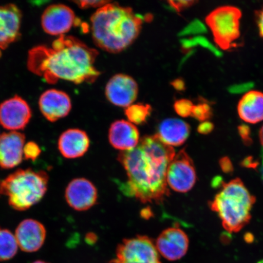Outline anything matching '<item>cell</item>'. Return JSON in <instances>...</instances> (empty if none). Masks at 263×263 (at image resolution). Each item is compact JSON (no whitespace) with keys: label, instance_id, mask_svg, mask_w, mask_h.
<instances>
[{"label":"cell","instance_id":"obj_1","mask_svg":"<svg viewBox=\"0 0 263 263\" xmlns=\"http://www.w3.org/2000/svg\"><path fill=\"white\" fill-rule=\"evenodd\" d=\"M176 154L156 134L144 136L134 149L118 154L127 174V195L143 203L162 202L170 195L167 170Z\"/></svg>","mask_w":263,"mask_h":263},{"label":"cell","instance_id":"obj_2","mask_svg":"<svg viewBox=\"0 0 263 263\" xmlns=\"http://www.w3.org/2000/svg\"><path fill=\"white\" fill-rule=\"evenodd\" d=\"M98 52L78 39L61 35L51 47L37 46L29 50L27 60L29 70L48 84L59 80L81 84L92 83L100 73L95 63Z\"/></svg>","mask_w":263,"mask_h":263},{"label":"cell","instance_id":"obj_3","mask_svg":"<svg viewBox=\"0 0 263 263\" xmlns=\"http://www.w3.org/2000/svg\"><path fill=\"white\" fill-rule=\"evenodd\" d=\"M90 21L95 44L110 53H118L129 47L142 26V19L133 9L111 2L99 8Z\"/></svg>","mask_w":263,"mask_h":263},{"label":"cell","instance_id":"obj_4","mask_svg":"<svg viewBox=\"0 0 263 263\" xmlns=\"http://www.w3.org/2000/svg\"><path fill=\"white\" fill-rule=\"evenodd\" d=\"M256 198L244 183L236 178L223 182L221 190L210 202V207L218 213L223 228L229 233L238 232L251 221V210Z\"/></svg>","mask_w":263,"mask_h":263},{"label":"cell","instance_id":"obj_5","mask_svg":"<svg viewBox=\"0 0 263 263\" xmlns=\"http://www.w3.org/2000/svg\"><path fill=\"white\" fill-rule=\"evenodd\" d=\"M48 182V174L43 171L18 170L0 183V193L8 197L13 209L24 211L40 201Z\"/></svg>","mask_w":263,"mask_h":263},{"label":"cell","instance_id":"obj_6","mask_svg":"<svg viewBox=\"0 0 263 263\" xmlns=\"http://www.w3.org/2000/svg\"><path fill=\"white\" fill-rule=\"evenodd\" d=\"M241 12L234 6H221L207 16L206 25L212 32L216 44L223 49L233 47L240 36Z\"/></svg>","mask_w":263,"mask_h":263},{"label":"cell","instance_id":"obj_7","mask_svg":"<svg viewBox=\"0 0 263 263\" xmlns=\"http://www.w3.org/2000/svg\"><path fill=\"white\" fill-rule=\"evenodd\" d=\"M110 263H162L153 240L144 235L124 239Z\"/></svg>","mask_w":263,"mask_h":263},{"label":"cell","instance_id":"obj_8","mask_svg":"<svg viewBox=\"0 0 263 263\" xmlns=\"http://www.w3.org/2000/svg\"><path fill=\"white\" fill-rule=\"evenodd\" d=\"M196 180L195 164L184 148L176 154L167 167V186L175 192L184 193L193 188Z\"/></svg>","mask_w":263,"mask_h":263},{"label":"cell","instance_id":"obj_9","mask_svg":"<svg viewBox=\"0 0 263 263\" xmlns=\"http://www.w3.org/2000/svg\"><path fill=\"white\" fill-rule=\"evenodd\" d=\"M158 252L168 261H177L182 258L188 251L189 238L179 227L163 230L156 241Z\"/></svg>","mask_w":263,"mask_h":263},{"label":"cell","instance_id":"obj_10","mask_svg":"<svg viewBox=\"0 0 263 263\" xmlns=\"http://www.w3.org/2000/svg\"><path fill=\"white\" fill-rule=\"evenodd\" d=\"M31 116V108L27 102L18 96L8 99L0 104V124L6 129H24Z\"/></svg>","mask_w":263,"mask_h":263},{"label":"cell","instance_id":"obj_11","mask_svg":"<svg viewBox=\"0 0 263 263\" xmlns=\"http://www.w3.org/2000/svg\"><path fill=\"white\" fill-rule=\"evenodd\" d=\"M139 93L137 82L129 76L124 74L115 75L107 82L106 95L111 104L127 108L133 104Z\"/></svg>","mask_w":263,"mask_h":263},{"label":"cell","instance_id":"obj_12","mask_svg":"<svg viewBox=\"0 0 263 263\" xmlns=\"http://www.w3.org/2000/svg\"><path fill=\"white\" fill-rule=\"evenodd\" d=\"M75 22L73 10L64 5H52L42 15L43 29L51 35L61 36L70 30Z\"/></svg>","mask_w":263,"mask_h":263},{"label":"cell","instance_id":"obj_13","mask_svg":"<svg viewBox=\"0 0 263 263\" xmlns=\"http://www.w3.org/2000/svg\"><path fill=\"white\" fill-rule=\"evenodd\" d=\"M65 199L72 209L77 211H85L96 204L97 189L90 180L75 179L71 181L66 189Z\"/></svg>","mask_w":263,"mask_h":263},{"label":"cell","instance_id":"obj_14","mask_svg":"<svg viewBox=\"0 0 263 263\" xmlns=\"http://www.w3.org/2000/svg\"><path fill=\"white\" fill-rule=\"evenodd\" d=\"M22 14L15 5L0 6V57L2 51L20 38Z\"/></svg>","mask_w":263,"mask_h":263},{"label":"cell","instance_id":"obj_15","mask_svg":"<svg viewBox=\"0 0 263 263\" xmlns=\"http://www.w3.org/2000/svg\"><path fill=\"white\" fill-rule=\"evenodd\" d=\"M25 145L24 134L11 131L0 136V167L11 169L21 163Z\"/></svg>","mask_w":263,"mask_h":263},{"label":"cell","instance_id":"obj_16","mask_svg":"<svg viewBox=\"0 0 263 263\" xmlns=\"http://www.w3.org/2000/svg\"><path fill=\"white\" fill-rule=\"evenodd\" d=\"M39 104L43 115L51 122L67 116L71 109V102L68 95L55 89L45 91L39 99Z\"/></svg>","mask_w":263,"mask_h":263},{"label":"cell","instance_id":"obj_17","mask_svg":"<svg viewBox=\"0 0 263 263\" xmlns=\"http://www.w3.org/2000/svg\"><path fill=\"white\" fill-rule=\"evenodd\" d=\"M46 229L42 223L34 219L23 221L16 229L15 238L23 251L34 252L42 248L46 238Z\"/></svg>","mask_w":263,"mask_h":263},{"label":"cell","instance_id":"obj_18","mask_svg":"<svg viewBox=\"0 0 263 263\" xmlns=\"http://www.w3.org/2000/svg\"><path fill=\"white\" fill-rule=\"evenodd\" d=\"M140 139L139 129L129 121H115L108 130V140L111 145L121 152L134 149Z\"/></svg>","mask_w":263,"mask_h":263},{"label":"cell","instance_id":"obj_19","mask_svg":"<svg viewBox=\"0 0 263 263\" xmlns=\"http://www.w3.org/2000/svg\"><path fill=\"white\" fill-rule=\"evenodd\" d=\"M89 137L85 132L70 129L59 137L58 147L62 155L67 159H77L85 155L90 147Z\"/></svg>","mask_w":263,"mask_h":263},{"label":"cell","instance_id":"obj_20","mask_svg":"<svg viewBox=\"0 0 263 263\" xmlns=\"http://www.w3.org/2000/svg\"><path fill=\"white\" fill-rule=\"evenodd\" d=\"M190 134V127L179 118H167L159 125L156 136L166 145L179 146L185 142Z\"/></svg>","mask_w":263,"mask_h":263},{"label":"cell","instance_id":"obj_21","mask_svg":"<svg viewBox=\"0 0 263 263\" xmlns=\"http://www.w3.org/2000/svg\"><path fill=\"white\" fill-rule=\"evenodd\" d=\"M238 112L245 122L256 124L263 121V93L252 90L240 100Z\"/></svg>","mask_w":263,"mask_h":263},{"label":"cell","instance_id":"obj_22","mask_svg":"<svg viewBox=\"0 0 263 263\" xmlns=\"http://www.w3.org/2000/svg\"><path fill=\"white\" fill-rule=\"evenodd\" d=\"M18 248L15 235L8 230L0 229V261L9 260L14 257Z\"/></svg>","mask_w":263,"mask_h":263},{"label":"cell","instance_id":"obj_23","mask_svg":"<svg viewBox=\"0 0 263 263\" xmlns=\"http://www.w3.org/2000/svg\"><path fill=\"white\" fill-rule=\"evenodd\" d=\"M151 107L146 104H133L126 108V114L128 121L135 125L142 124L146 122L151 113Z\"/></svg>","mask_w":263,"mask_h":263},{"label":"cell","instance_id":"obj_24","mask_svg":"<svg viewBox=\"0 0 263 263\" xmlns=\"http://www.w3.org/2000/svg\"><path fill=\"white\" fill-rule=\"evenodd\" d=\"M212 109L208 104L202 103L194 106L192 115L201 122L207 121L211 117Z\"/></svg>","mask_w":263,"mask_h":263},{"label":"cell","instance_id":"obj_25","mask_svg":"<svg viewBox=\"0 0 263 263\" xmlns=\"http://www.w3.org/2000/svg\"><path fill=\"white\" fill-rule=\"evenodd\" d=\"M194 105L192 101L182 99L175 102L174 107L176 112L182 117H188L192 115Z\"/></svg>","mask_w":263,"mask_h":263},{"label":"cell","instance_id":"obj_26","mask_svg":"<svg viewBox=\"0 0 263 263\" xmlns=\"http://www.w3.org/2000/svg\"><path fill=\"white\" fill-rule=\"evenodd\" d=\"M255 86L254 82H245L242 83L230 85L228 88L230 93L233 95H241L249 93L252 91Z\"/></svg>","mask_w":263,"mask_h":263},{"label":"cell","instance_id":"obj_27","mask_svg":"<svg viewBox=\"0 0 263 263\" xmlns=\"http://www.w3.org/2000/svg\"><path fill=\"white\" fill-rule=\"evenodd\" d=\"M41 150L37 144L29 141L25 144L24 148V156L26 159L34 161L40 156Z\"/></svg>","mask_w":263,"mask_h":263},{"label":"cell","instance_id":"obj_28","mask_svg":"<svg viewBox=\"0 0 263 263\" xmlns=\"http://www.w3.org/2000/svg\"><path fill=\"white\" fill-rule=\"evenodd\" d=\"M196 44H199L203 48L208 49L209 51L215 55L216 57L220 58L222 57V52L220 49L213 45L211 42L208 41V39L202 36H199L195 39Z\"/></svg>","mask_w":263,"mask_h":263},{"label":"cell","instance_id":"obj_29","mask_svg":"<svg viewBox=\"0 0 263 263\" xmlns=\"http://www.w3.org/2000/svg\"><path fill=\"white\" fill-rule=\"evenodd\" d=\"M238 133L246 146H251L253 143L251 138V128L248 125L242 124L238 126Z\"/></svg>","mask_w":263,"mask_h":263},{"label":"cell","instance_id":"obj_30","mask_svg":"<svg viewBox=\"0 0 263 263\" xmlns=\"http://www.w3.org/2000/svg\"><path fill=\"white\" fill-rule=\"evenodd\" d=\"M207 29L206 26L202 22L195 21L186 29L185 32L187 34H203L206 32Z\"/></svg>","mask_w":263,"mask_h":263},{"label":"cell","instance_id":"obj_31","mask_svg":"<svg viewBox=\"0 0 263 263\" xmlns=\"http://www.w3.org/2000/svg\"><path fill=\"white\" fill-rule=\"evenodd\" d=\"M110 1H95V0H93V1H77L74 2L75 3H77V5L82 9H86L89 8H100L103 7V6L108 4L109 3Z\"/></svg>","mask_w":263,"mask_h":263},{"label":"cell","instance_id":"obj_32","mask_svg":"<svg viewBox=\"0 0 263 263\" xmlns=\"http://www.w3.org/2000/svg\"><path fill=\"white\" fill-rule=\"evenodd\" d=\"M219 166L222 172L226 174H232L234 172V167L229 157H223L219 160Z\"/></svg>","mask_w":263,"mask_h":263},{"label":"cell","instance_id":"obj_33","mask_svg":"<svg viewBox=\"0 0 263 263\" xmlns=\"http://www.w3.org/2000/svg\"><path fill=\"white\" fill-rule=\"evenodd\" d=\"M259 164H260V162L252 156L246 157L241 162V166L247 167V168L254 169L256 171L258 169Z\"/></svg>","mask_w":263,"mask_h":263},{"label":"cell","instance_id":"obj_34","mask_svg":"<svg viewBox=\"0 0 263 263\" xmlns=\"http://www.w3.org/2000/svg\"><path fill=\"white\" fill-rule=\"evenodd\" d=\"M170 4L172 7L176 9L177 11H181L190 6L195 4V2L194 1H171L169 2Z\"/></svg>","mask_w":263,"mask_h":263},{"label":"cell","instance_id":"obj_35","mask_svg":"<svg viewBox=\"0 0 263 263\" xmlns=\"http://www.w3.org/2000/svg\"><path fill=\"white\" fill-rule=\"evenodd\" d=\"M214 124L209 121H203L197 127L198 133L203 135L211 133L214 129Z\"/></svg>","mask_w":263,"mask_h":263},{"label":"cell","instance_id":"obj_36","mask_svg":"<svg viewBox=\"0 0 263 263\" xmlns=\"http://www.w3.org/2000/svg\"><path fill=\"white\" fill-rule=\"evenodd\" d=\"M257 20L259 34L263 38V8L258 12Z\"/></svg>","mask_w":263,"mask_h":263},{"label":"cell","instance_id":"obj_37","mask_svg":"<svg viewBox=\"0 0 263 263\" xmlns=\"http://www.w3.org/2000/svg\"><path fill=\"white\" fill-rule=\"evenodd\" d=\"M223 181L221 177L217 176L214 177L212 182V186L214 189H221Z\"/></svg>","mask_w":263,"mask_h":263},{"label":"cell","instance_id":"obj_38","mask_svg":"<svg viewBox=\"0 0 263 263\" xmlns=\"http://www.w3.org/2000/svg\"><path fill=\"white\" fill-rule=\"evenodd\" d=\"M97 236L95 233H88L85 237V241H86L87 244L93 245L97 241Z\"/></svg>","mask_w":263,"mask_h":263},{"label":"cell","instance_id":"obj_39","mask_svg":"<svg viewBox=\"0 0 263 263\" xmlns=\"http://www.w3.org/2000/svg\"><path fill=\"white\" fill-rule=\"evenodd\" d=\"M229 233H223L221 235V241L223 245L229 244L232 240V236Z\"/></svg>","mask_w":263,"mask_h":263},{"label":"cell","instance_id":"obj_40","mask_svg":"<svg viewBox=\"0 0 263 263\" xmlns=\"http://www.w3.org/2000/svg\"><path fill=\"white\" fill-rule=\"evenodd\" d=\"M245 241L247 243H249V244H251L254 241V236L252 234V233L248 232L246 233L244 236Z\"/></svg>","mask_w":263,"mask_h":263},{"label":"cell","instance_id":"obj_41","mask_svg":"<svg viewBox=\"0 0 263 263\" xmlns=\"http://www.w3.org/2000/svg\"><path fill=\"white\" fill-rule=\"evenodd\" d=\"M261 163L260 164H259V166L257 171H258L259 176H260L261 182L263 183V149L261 150Z\"/></svg>","mask_w":263,"mask_h":263},{"label":"cell","instance_id":"obj_42","mask_svg":"<svg viewBox=\"0 0 263 263\" xmlns=\"http://www.w3.org/2000/svg\"><path fill=\"white\" fill-rule=\"evenodd\" d=\"M175 84L176 85H175V87H176L177 85H178V86L176 87L177 89L182 90L185 88V84H184V82L182 81L177 80L176 81Z\"/></svg>","mask_w":263,"mask_h":263},{"label":"cell","instance_id":"obj_43","mask_svg":"<svg viewBox=\"0 0 263 263\" xmlns=\"http://www.w3.org/2000/svg\"><path fill=\"white\" fill-rule=\"evenodd\" d=\"M144 211H145V213L141 212V216H144V218H147L148 217H151V212L149 210L147 209H144Z\"/></svg>","mask_w":263,"mask_h":263},{"label":"cell","instance_id":"obj_44","mask_svg":"<svg viewBox=\"0 0 263 263\" xmlns=\"http://www.w3.org/2000/svg\"><path fill=\"white\" fill-rule=\"evenodd\" d=\"M259 139H260V142L263 147V126L261 128L260 131H259Z\"/></svg>","mask_w":263,"mask_h":263},{"label":"cell","instance_id":"obj_45","mask_svg":"<svg viewBox=\"0 0 263 263\" xmlns=\"http://www.w3.org/2000/svg\"><path fill=\"white\" fill-rule=\"evenodd\" d=\"M32 263H48V262H46L43 261H36Z\"/></svg>","mask_w":263,"mask_h":263},{"label":"cell","instance_id":"obj_46","mask_svg":"<svg viewBox=\"0 0 263 263\" xmlns=\"http://www.w3.org/2000/svg\"><path fill=\"white\" fill-rule=\"evenodd\" d=\"M257 263H263V259H261V260L259 261Z\"/></svg>","mask_w":263,"mask_h":263},{"label":"cell","instance_id":"obj_47","mask_svg":"<svg viewBox=\"0 0 263 263\" xmlns=\"http://www.w3.org/2000/svg\"><path fill=\"white\" fill-rule=\"evenodd\" d=\"M0 136H1V135H0Z\"/></svg>","mask_w":263,"mask_h":263}]
</instances>
